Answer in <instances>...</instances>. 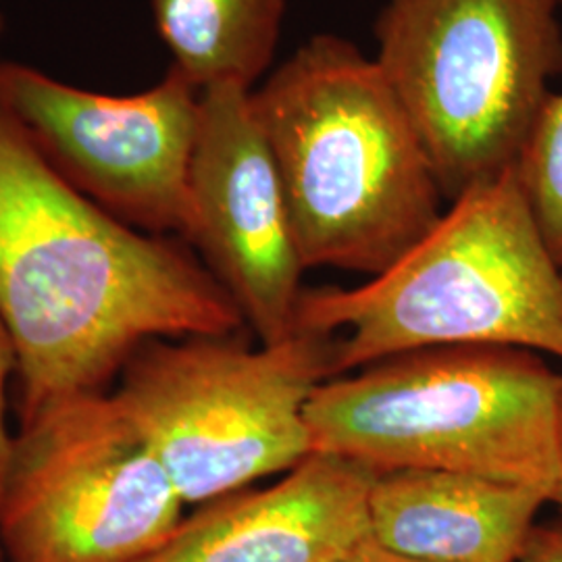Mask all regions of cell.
Instances as JSON below:
<instances>
[{"label": "cell", "instance_id": "277c9868", "mask_svg": "<svg viewBox=\"0 0 562 562\" xmlns=\"http://www.w3.org/2000/svg\"><path fill=\"white\" fill-rule=\"evenodd\" d=\"M562 375L538 352L446 346L325 380L306 406L313 452L375 473L459 471L548 496L561 461Z\"/></svg>", "mask_w": 562, "mask_h": 562}, {"label": "cell", "instance_id": "7c38bea8", "mask_svg": "<svg viewBox=\"0 0 562 562\" xmlns=\"http://www.w3.org/2000/svg\"><path fill=\"white\" fill-rule=\"evenodd\" d=\"M288 0H150L171 69L196 90L255 83L271 69Z\"/></svg>", "mask_w": 562, "mask_h": 562}, {"label": "cell", "instance_id": "2e32d148", "mask_svg": "<svg viewBox=\"0 0 562 562\" xmlns=\"http://www.w3.org/2000/svg\"><path fill=\"white\" fill-rule=\"evenodd\" d=\"M338 562H417L411 561V559H404L396 552H390L385 550L383 546L371 540L369 536L357 543L352 550H348Z\"/></svg>", "mask_w": 562, "mask_h": 562}, {"label": "cell", "instance_id": "ba28073f", "mask_svg": "<svg viewBox=\"0 0 562 562\" xmlns=\"http://www.w3.org/2000/svg\"><path fill=\"white\" fill-rule=\"evenodd\" d=\"M201 90L167 69L136 94L76 88L41 69L0 60V101L65 180L146 234H186L190 162Z\"/></svg>", "mask_w": 562, "mask_h": 562}, {"label": "cell", "instance_id": "5b68a950", "mask_svg": "<svg viewBox=\"0 0 562 562\" xmlns=\"http://www.w3.org/2000/svg\"><path fill=\"white\" fill-rule=\"evenodd\" d=\"M329 378V340L234 336L142 344L111 394L186 504L220 501L313 452L306 406Z\"/></svg>", "mask_w": 562, "mask_h": 562}, {"label": "cell", "instance_id": "30bf717a", "mask_svg": "<svg viewBox=\"0 0 562 562\" xmlns=\"http://www.w3.org/2000/svg\"><path fill=\"white\" fill-rule=\"evenodd\" d=\"M380 473L311 452L262 490L202 504L144 562H338L369 536V494Z\"/></svg>", "mask_w": 562, "mask_h": 562}, {"label": "cell", "instance_id": "8992f818", "mask_svg": "<svg viewBox=\"0 0 562 562\" xmlns=\"http://www.w3.org/2000/svg\"><path fill=\"white\" fill-rule=\"evenodd\" d=\"M559 0H387L375 63L415 123L443 199L517 165L562 74Z\"/></svg>", "mask_w": 562, "mask_h": 562}, {"label": "cell", "instance_id": "5bb4252c", "mask_svg": "<svg viewBox=\"0 0 562 562\" xmlns=\"http://www.w3.org/2000/svg\"><path fill=\"white\" fill-rule=\"evenodd\" d=\"M18 378V359H15V348L13 341L9 338L7 329L0 323V494H2V483L7 475V462L11 457V443H13V434L7 419V406H9V387L13 380Z\"/></svg>", "mask_w": 562, "mask_h": 562}, {"label": "cell", "instance_id": "4fadbf2b", "mask_svg": "<svg viewBox=\"0 0 562 562\" xmlns=\"http://www.w3.org/2000/svg\"><path fill=\"white\" fill-rule=\"evenodd\" d=\"M543 240L562 267V94H550L517 161Z\"/></svg>", "mask_w": 562, "mask_h": 562}, {"label": "cell", "instance_id": "9c48e42d", "mask_svg": "<svg viewBox=\"0 0 562 562\" xmlns=\"http://www.w3.org/2000/svg\"><path fill=\"white\" fill-rule=\"evenodd\" d=\"M250 94L238 86L201 94L183 240L201 252L259 344H278L296 334L306 267Z\"/></svg>", "mask_w": 562, "mask_h": 562}, {"label": "cell", "instance_id": "ffe728a7", "mask_svg": "<svg viewBox=\"0 0 562 562\" xmlns=\"http://www.w3.org/2000/svg\"><path fill=\"white\" fill-rule=\"evenodd\" d=\"M559 2H561V0H559Z\"/></svg>", "mask_w": 562, "mask_h": 562}, {"label": "cell", "instance_id": "7a4b0ae2", "mask_svg": "<svg viewBox=\"0 0 562 562\" xmlns=\"http://www.w3.org/2000/svg\"><path fill=\"white\" fill-rule=\"evenodd\" d=\"M302 262L380 276L442 217L422 136L375 59L317 34L250 94Z\"/></svg>", "mask_w": 562, "mask_h": 562}, {"label": "cell", "instance_id": "3957f363", "mask_svg": "<svg viewBox=\"0 0 562 562\" xmlns=\"http://www.w3.org/2000/svg\"><path fill=\"white\" fill-rule=\"evenodd\" d=\"M296 331L329 340V375L446 346H506L562 361V267L517 165L464 190L380 276L304 292Z\"/></svg>", "mask_w": 562, "mask_h": 562}, {"label": "cell", "instance_id": "9a60e30c", "mask_svg": "<svg viewBox=\"0 0 562 562\" xmlns=\"http://www.w3.org/2000/svg\"><path fill=\"white\" fill-rule=\"evenodd\" d=\"M519 562H562L561 525H538L529 531Z\"/></svg>", "mask_w": 562, "mask_h": 562}, {"label": "cell", "instance_id": "6da1fadb", "mask_svg": "<svg viewBox=\"0 0 562 562\" xmlns=\"http://www.w3.org/2000/svg\"><path fill=\"white\" fill-rule=\"evenodd\" d=\"M0 323L15 348L21 419L111 390L146 341L236 336L244 319L178 241L76 190L0 101Z\"/></svg>", "mask_w": 562, "mask_h": 562}, {"label": "cell", "instance_id": "d6986e66", "mask_svg": "<svg viewBox=\"0 0 562 562\" xmlns=\"http://www.w3.org/2000/svg\"><path fill=\"white\" fill-rule=\"evenodd\" d=\"M0 30H2V15H0Z\"/></svg>", "mask_w": 562, "mask_h": 562}, {"label": "cell", "instance_id": "e0dca14e", "mask_svg": "<svg viewBox=\"0 0 562 562\" xmlns=\"http://www.w3.org/2000/svg\"><path fill=\"white\" fill-rule=\"evenodd\" d=\"M550 503L554 504L559 508L562 517V411H561V461H559V475H557V483L552 487V494H550Z\"/></svg>", "mask_w": 562, "mask_h": 562}, {"label": "cell", "instance_id": "52a82bcc", "mask_svg": "<svg viewBox=\"0 0 562 562\" xmlns=\"http://www.w3.org/2000/svg\"><path fill=\"white\" fill-rule=\"evenodd\" d=\"M183 506L111 390L21 417L0 494L9 562H144L173 538Z\"/></svg>", "mask_w": 562, "mask_h": 562}, {"label": "cell", "instance_id": "ac0fdd59", "mask_svg": "<svg viewBox=\"0 0 562 562\" xmlns=\"http://www.w3.org/2000/svg\"><path fill=\"white\" fill-rule=\"evenodd\" d=\"M0 562H9V561H7V557H4V554H2V550H0Z\"/></svg>", "mask_w": 562, "mask_h": 562}, {"label": "cell", "instance_id": "8fae6325", "mask_svg": "<svg viewBox=\"0 0 562 562\" xmlns=\"http://www.w3.org/2000/svg\"><path fill=\"white\" fill-rule=\"evenodd\" d=\"M550 496L459 471H387L369 494V538L417 562H519Z\"/></svg>", "mask_w": 562, "mask_h": 562}]
</instances>
